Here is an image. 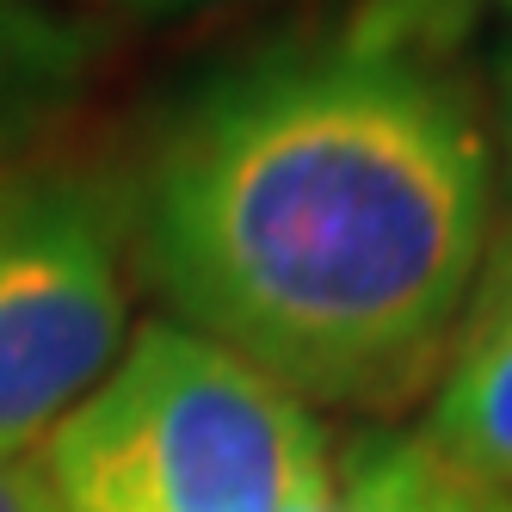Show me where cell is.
Masks as SVG:
<instances>
[{
	"label": "cell",
	"instance_id": "1",
	"mask_svg": "<svg viewBox=\"0 0 512 512\" xmlns=\"http://www.w3.org/2000/svg\"><path fill=\"white\" fill-rule=\"evenodd\" d=\"M463 44L469 0H352L198 81L124 179L167 321L303 408L426 401L500 204Z\"/></svg>",
	"mask_w": 512,
	"mask_h": 512
},
{
	"label": "cell",
	"instance_id": "2",
	"mask_svg": "<svg viewBox=\"0 0 512 512\" xmlns=\"http://www.w3.org/2000/svg\"><path fill=\"white\" fill-rule=\"evenodd\" d=\"M44 463L62 512H315L334 494V432L235 352L142 321Z\"/></svg>",
	"mask_w": 512,
	"mask_h": 512
},
{
	"label": "cell",
	"instance_id": "3",
	"mask_svg": "<svg viewBox=\"0 0 512 512\" xmlns=\"http://www.w3.org/2000/svg\"><path fill=\"white\" fill-rule=\"evenodd\" d=\"M130 260V192L118 173H0V457L44 451L118 364Z\"/></svg>",
	"mask_w": 512,
	"mask_h": 512
},
{
	"label": "cell",
	"instance_id": "4",
	"mask_svg": "<svg viewBox=\"0 0 512 512\" xmlns=\"http://www.w3.org/2000/svg\"><path fill=\"white\" fill-rule=\"evenodd\" d=\"M426 401V445L457 475L512 500V235L488 247L482 284Z\"/></svg>",
	"mask_w": 512,
	"mask_h": 512
},
{
	"label": "cell",
	"instance_id": "5",
	"mask_svg": "<svg viewBox=\"0 0 512 512\" xmlns=\"http://www.w3.org/2000/svg\"><path fill=\"white\" fill-rule=\"evenodd\" d=\"M75 62V44L38 13H25L19 0H0V99L19 87H44Z\"/></svg>",
	"mask_w": 512,
	"mask_h": 512
},
{
	"label": "cell",
	"instance_id": "6",
	"mask_svg": "<svg viewBox=\"0 0 512 512\" xmlns=\"http://www.w3.org/2000/svg\"><path fill=\"white\" fill-rule=\"evenodd\" d=\"M0 512H62V494H56V475H50L44 451L0 457Z\"/></svg>",
	"mask_w": 512,
	"mask_h": 512
},
{
	"label": "cell",
	"instance_id": "7",
	"mask_svg": "<svg viewBox=\"0 0 512 512\" xmlns=\"http://www.w3.org/2000/svg\"><path fill=\"white\" fill-rule=\"evenodd\" d=\"M494 179L506 192V235H512V50L494 62Z\"/></svg>",
	"mask_w": 512,
	"mask_h": 512
},
{
	"label": "cell",
	"instance_id": "8",
	"mask_svg": "<svg viewBox=\"0 0 512 512\" xmlns=\"http://www.w3.org/2000/svg\"><path fill=\"white\" fill-rule=\"evenodd\" d=\"M457 512H512V500L506 494H494V488H482V482H475L469 494H463V506Z\"/></svg>",
	"mask_w": 512,
	"mask_h": 512
},
{
	"label": "cell",
	"instance_id": "9",
	"mask_svg": "<svg viewBox=\"0 0 512 512\" xmlns=\"http://www.w3.org/2000/svg\"><path fill=\"white\" fill-rule=\"evenodd\" d=\"M124 7H179V0H124Z\"/></svg>",
	"mask_w": 512,
	"mask_h": 512
}]
</instances>
